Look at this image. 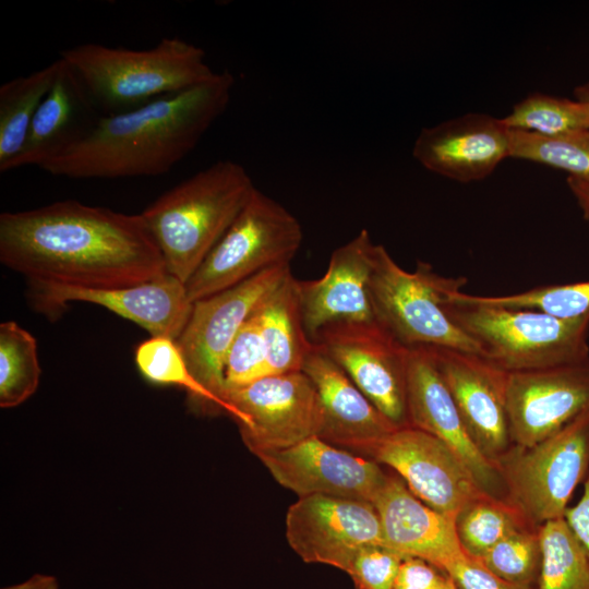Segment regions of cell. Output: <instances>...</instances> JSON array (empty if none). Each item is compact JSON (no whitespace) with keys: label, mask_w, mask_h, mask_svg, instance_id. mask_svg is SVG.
<instances>
[{"label":"cell","mask_w":589,"mask_h":589,"mask_svg":"<svg viewBox=\"0 0 589 589\" xmlns=\"http://www.w3.org/2000/svg\"><path fill=\"white\" fill-rule=\"evenodd\" d=\"M0 262L27 283L131 286L167 274L141 214L74 200L0 215Z\"/></svg>","instance_id":"6da1fadb"},{"label":"cell","mask_w":589,"mask_h":589,"mask_svg":"<svg viewBox=\"0 0 589 589\" xmlns=\"http://www.w3.org/2000/svg\"><path fill=\"white\" fill-rule=\"evenodd\" d=\"M235 79L228 71L142 107L100 116L93 128L45 163L46 172L71 179L159 176L170 171L226 110Z\"/></svg>","instance_id":"7a4b0ae2"},{"label":"cell","mask_w":589,"mask_h":589,"mask_svg":"<svg viewBox=\"0 0 589 589\" xmlns=\"http://www.w3.org/2000/svg\"><path fill=\"white\" fill-rule=\"evenodd\" d=\"M255 189L242 165L219 160L169 189L140 213L167 274L185 284Z\"/></svg>","instance_id":"3957f363"},{"label":"cell","mask_w":589,"mask_h":589,"mask_svg":"<svg viewBox=\"0 0 589 589\" xmlns=\"http://www.w3.org/2000/svg\"><path fill=\"white\" fill-rule=\"evenodd\" d=\"M60 58L77 74L101 116L142 107L216 74L202 48L178 37L143 50L82 44L63 49Z\"/></svg>","instance_id":"277c9868"},{"label":"cell","mask_w":589,"mask_h":589,"mask_svg":"<svg viewBox=\"0 0 589 589\" xmlns=\"http://www.w3.org/2000/svg\"><path fill=\"white\" fill-rule=\"evenodd\" d=\"M449 320L480 347L481 356L507 373L572 364L589 359V314L565 320L505 308L481 296L453 292L444 302Z\"/></svg>","instance_id":"5b68a950"},{"label":"cell","mask_w":589,"mask_h":589,"mask_svg":"<svg viewBox=\"0 0 589 589\" xmlns=\"http://www.w3.org/2000/svg\"><path fill=\"white\" fill-rule=\"evenodd\" d=\"M466 283L462 276H442L424 262L407 272L382 244L374 247L369 288L375 320L408 348L445 347L481 354L479 345L443 308Z\"/></svg>","instance_id":"8992f818"},{"label":"cell","mask_w":589,"mask_h":589,"mask_svg":"<svg viewBox=\"0 0 589 589\" xmlns=\"http://www.w3.org/2000/svg\"><path fill=\"white\" fill-rule=\"evenodd\" d=\"M300 221L257 188L232 225L185 283L193 303L280 264L300 249Z\"/></svg>","instance_id":"52a82bcc"},{"label":"cell","mask_w":589,"mask_h":589,"mask_svg":"<svg viewBox=\"0 0 589 589\" xmlns=\"http://www.w3.org/2000/svg\"><path fill=\"white\" fill-rule=\"evenodd\" d=\"M505 497L539 528L563 518L589 473V410L531 447H512L496 461Z\"/></svg>","instance_id":"ba28073f"},{"label":"cell","mask_w":589,"mask_h":589,"mask_svg":"<svg viewBox=\"0 0 589 589\" xmlns=\"http://www.w3.org/2000/svg\"><path fill=\"white\" fill-rule=\"evenodd\" d=\"M230 416L248 449L257 456L318 436L323 412L317 390L302 372L267 375L225 390Z\"/></svg>","instance_id":"9c48e42d"},{"label":"cell","mask_w":589,"mask_h":589,"mask_svg":"<svg viewBox=\"0 0 589 589\" xmlns=\"http://www.w3.org/2000/svg\"><path fill=\"white\" fill-rule=\"evenodd\" d=\"M290 273V264L276 265L193 302L189 320L176 339L191 373L229 416L232 409L224 399V362L228 349L261 301Z\"/></svg>","instance_id":"30bf717a"},{"label":"cell","mask_w":589,"mask_h":589,"mask_svg":"<svg viewBox=\"0 0 589 589\" xmlns=\"http://www.w3.org/2000/svg\"><path fill=\"white\" fill-rule=\"evenodd\" d=\"M327 353L396 426H408L406 385L409 348L377 321L336 324L312 341Z\"/></svg>","instance_id":"8fae6325"},{"label":"cell","mask_w":589,"mask_h":589,"mask_svg":"<svg viewBox=\"0 0 589 589\" xmlns=\"http://www.w3.org/2000/svg\"><path fill=\"white\" fill-rule=\"evenodd\" d=\"M368 458L395 470L419 500L453 518L486 494L452 447L410 425L388 434Z\"/></svg>","instance_id":"7c38bea8"},{"label":"cell","mask_w":589,"mask_h":589,"mask_svg":"<svg viewBox=\"0 0 589 589\" xmlns=\"http://www.w3.org/2000/svg\"><path fill=\"white\" fill-rule=\"evenodd\" d=\"M33 309L57 318L69 302L100 305L145 329L151 337L176 340L192 311L185 284L166 274L149 281L111 288H81L49 283H27Z\"/></svg>","instance_id":"4fadbf2b"},{"label":"cell","mask_w":589,"mask_h":589,"mask_svg":"<svg viewBox=\"0 0 589 589\" xmlns=\"http://www.w3.org/2000/svg\"><path fill=\"white\" fill-rule=\"evenodd\" d=\"M286 538L305 563L345 573L361 548L383 545L381 519L372 503L324 495L299 497L288 508Z\"/></svg>","instance_id":"5bb4252c"},{"label":"cell","mask_w":589,"mask_h":589,"mask_svg":"<svg viewBox=\"0 0 589 589\" xmlns=\"http://www.w3.org/2000/svg\"><path fill=\"white\" fill-rule=\"evenodd\" d=\"M256 457L280 485L299 497L324 495L372 503L388 478L375 460L318 436Z\"/></svg>","instance_id":"9a60e30c"},{"label":"cell","mask_w":589,"mask_h":589,"mask_svg":"<svg viewBox=\"0 0 589 589\" xmlns=\"http://www.w3.org/2000/svg\"><path fill=\"white\" fill-rule=\"evenodd\" d=\"M512 444L531 447L589 410V359L507 375Z\"/></svg>","instance_id":"2e32d148"},{"label":"cell","mask_w":589,"mask_h":589,"mask_svg":"<svg viewBox=\"0 0 589 589\" xmlns=\"http://www.w3.org/2000/svg\"><path fill=\"white\" fill-rule=\"evenodd\" d=\"M429 348L470 440L496 465L513 445L506 409L508 373L479 353Z\"/></svg>","instance_id":"e0dca14e"},{"label":"cell","mask_w":589,"mask_h":589,"mask_svg":"<svg viewBox=\"0 0 589 589\" xmlns=\"http://www.w3.org/2000/svg\"><path fill=\"white\" fill-rule=\"evenodd\" d=\"M374 247L362 229L334 250L321 278L299 280L302 321L311 342L328 326L376 321L369 288Z\"/></svg>","instance_id":"ac0fdd59"},{"label":"cell","mask_w":589,"mask_h":589,"mask_svg":"<svg viewBox=\"0 0 589 589\" xmlns=\"http://www.w3.org/2000/svg\"><path fill=\"white\" fill-rule=\"evenodd\" d=\"M406 405L410 426L442 440L462 459L482 491L506 498L497 466L470 440L429 347L409 348Z\"/></svg>","instance_id":"d6986e66"},{"label":"cell","mask_w":589,"mask_h":589,"mask_svg":"<svg viewBox=\"0 0 589 589\" xmlns=\"http://www.w3.org/2000/svg\"><path fill=\"white\" fill-rule=\"evenodd\" d=\"M509 148L510 129L502 118L471 112L423 128L412 154L429 171L469 183L489 177Z\"/></svg>","instance_id":"ffe728a7"},{"label":"cell","mask_w":589,"mask_h":589,"mask_svg":"<svg viewBox=\"0 0 589 589\" xmlns=\"http://www.w3.org/2000/svg\"><path fill=\"white\" fill-rule=\"evenodd\" d=\"M302 372L313 382L323 412L318 437L337 447L370 452L396 428L357 387L347 373L313 344Z\"/></svg>","instance_id":"44dd1931"},{"label":"cell","mask_w":589,"mask_h":589,"mask_svg":"<svg viewBox=\"0 0 589 589\" xmlns=\"http://www.w3.org/2000/svg\"><path fill=\"white\" fill-rule=\"evenodd\" d=\"M372 504L381 519L384 546L422 558L446 574L468 555L458 540L455 518L419 500L400 477L388 474Z\"/></svg>","instance_id":"7402d4cb"},{"label":"cell","mask_w":589,"mask_h":589,"mask_svg":"<svg viewBox=\"0 0 589 589\" xmlns=\"http://www.w3.org/2000/svg\"><path fill=\"white\" fill-rule=\"evenodd\" d=\"M55 83L40 104L23 148L8 171L41 167L82 139L101 116L84 84L60 57Z\"/></svg>","instance_id":"603a6c76"},{"label":"cell","mask_w":589,"mask_h":589,"mask_svg":"<svg viewBox=\"0 0 589 589\" xmlns=\"http://www.w3.org/2000/svg\"><path fill=\"white\" fill-rule=\"evenodd\" d=\"M266 351L268 375L302 371L313 347L301 314L299 280L292 273L255 310Z\"/></svg>","instance_id":"cb8c5ba5"},{"label":"cell","mask_w":589,"mask_h":589,"mask_svg":"<svg viewBox=\"0 0 589 589\" xmlns=\"http://www.w3.org/2000/svg\"><path fill=\"white\" fill-rule=\"evenodd\" d=\"M60 59L0 86V172H7L26 141L32 121L52 87Z\"/></svg>","instance_id":"d4e9b609"},{"label":"cell","mask_w":589,"mask_h":589,"mask_svg":"<svg viewBox=\"0 0 589 589\" xmlns=\"http://www.w3.org/2000/svg\"><path fill=\"white\" fill-rule=\"evenodd\" d=\"M455 527L464 551L469 556L481 558L507 536L533 526L506 498L484 494L458 512Z\"/></svg>","instance_id":"484cf974"},{"label":"cell","mask_w":589,"mask_h":589,"mask_svg":"<svg viewBox=\"0 0 589 589\" xmlns=\"http://www.w3.org/2000/svg\"><path fill=\"white\" fill-rule=\"evenodd\" d=\"M134 360L146 381L184 388L195 410L221 411L218 400L191 373L176 340L163 336L149 337L137 345Z\"/></svg>","instance_id":"4316f807"},{"label":"cell","mask_w":589,"mask_h":589,"mask_svg":"<svg viewBox=\"0 0 589 589\" xmlns=\"http://www.w3.org/2000/svg\"><path fill=\"white\" fill-rule=\"evenodd\" d=\"M35 337L14 321L0 324V407L13 408L27 400L40 381Z\"/></svg>","instance_id":"83f0119b"},{"label":"cell","mask_w":589,"mask_h":589,"mask_svg":"<svg viewBox=\"0 0 589 589\" xmlns=\"http://www.w3.org/2000/svg\"><path fill=\"white\" fill-rule=\"evenodd\" d=\"M542 561L536 589H589V558L564 518L539 527Z\"/></svg>","instance_id":"f1b7e54d"},{"label":"cell","mask_w":589,"mask_h":589,"mask_svg":"<svg viewBox=\"0 0 589 589\" xmlns=\"http://www.w3.org/2000/svg\"><path fill=\"white\" fill-rule=\"evenodd\" d=\"M510 130L542 136L589 131V107L578 100L536 92L514 105L502 118Z\"/></svg>","instance_id":"f546056e"},{"label":"cell","mask_w":589,"mask_h":589,"mask_svg":"<svg viewBox=\"0 0 589 589\" xmlns=\"http://www.w3.org/2000/svg\"><path fill=\"white\" fill-rule=\"evenodd\" d=\"M509 157L554 167L589 183V131L542 136L510 130Z\"/></svg>","instance_id":"4dcf8cb0"},{"label":"cell","mask_w":589,"mask_h":589,"mask_svg":"<svg viewBox=\"0 0 589 589\" xmlns=\"http://www.w3.org/2000/svg\"><path fill=\"white\" fill-rule=\"evenodd\" d=\"M479 560L498 578L536 589L542 561L539 528L507 536Z\"/></svg>","instance_id":"1f68e13d"},{"label":"cell","mask_w":589,"mask_h":589,"mask_svg":"<svg viewBox=\"0 0 589 589\" xmlns=\"http://www.w3.org/2000/svg\"><path fill=\"white\" fill-rule=\"evenodd\" d=\"M481 298L500 306L534 310L554 317L573 320L589 314V280L539 286L518 293Z\"/></svg>","instance_id":"d6a6232c"},{"label":"cell","mask_w":589,"mask_h":589,"mask_svg":"<svg viewBox=\"0 0 589 589\" xmlns=\"http://www.w3.org/2000/svg\"><path fill=\"white\" fill-rule=\"evenodd\" d=\"M255 310L241 326L226 354L225 390L268 375L266 351Z\"/></svg>","instance_id":"836d02e7"},{"label":"cell","mask_w":589,"mask_h":589,"mask_svg":"<svg viewBox=\"0 0 589 589\" xmlns=\"http://www.w3.org/2000/svg\"><path fill=\"white\" fill-rule=\"evenodd\" d=\"M404 555L382 544L361 548L346 572L357 589H394Z\"/></svg>","instance_id":"e575fe53"},{"label":"cell","mask_w":589,"mask_h":589,"mask_svg":"<svg viewBox=\"0 0 589 589\" xmlns=\"http://www.w3.org/2000/svg\"><path fill=\"white\" fill-rule=\"evenodd\" d=\"M447 574L459 589H534L505 581L492 574L479 558L467 555L454 564Z\"/></svg>","instance_id":"d590c367"},{"label":"cell","mask_w":589,"mask_h":589,"mask_svg":"<svg viewBox=\"0 0 589 589\" xmlns=\"http://www.w3.org/2000/svg\"><path fill=\"white\" fill-rule=\"evenodd\" d=\"M450 576L426 561L405 556L400 563L394 589H438Z\"/></svg>","instance_id":"8d00e7d4"},{"label":"cell","mask_w":589,"mask_h":589,"mask_svg":"<svg viewBox=\"0 0 589 589\" xmlns=\"http://www.w3.org/2000/svg\"><path fill=\"white\" fill-rule=\"evenodd\" d=\"M563 518L589 558V473L581 497L576 505L567 507Z\"/></svg>","instance_id":"74e56055"},{"label":"cell","mask_w":589,"mask_h":589,"mask_svg":"<svg viewBox=\"0 0 589 589\" xmlns=\"http://www.w3.org/2000/svg\"><path fill=\"white\" fill-rule=\"evenodd\" d=\"M567 185L586 220L589 221V183L568 177Z\"/></svg>","instance_id":"f35d334b"},{"label":"cell","mask_w":589,"mask_h":589,"mask_svg":"<svg viewBox=\"0 0 589 589\" xmlns=\"http://www.w3.org/2000/svg\"><path fill=\"white\" fill-rule=\"evenodd\" d=\"M2 589H59V584L53 576L35 574L21 584L4 587Z\"/></svg>","instance_id":"ab89813d"},{"label":"cell","mask_w":589,"mask_h":589,"mask_svg":"<svg viewBox=\"0 0 589 589\" xmlns=\"http://www.w3.org/2000/svg\"><path fill=\"white\" fill-rule=\"evenodd\" d=\"M574 96L589 107V82L578 85L574 91Z\"/></svg>","instance_id":"60d3db41"},{"label":"cell","mask_w":589,"mask_h":589,"mask_svg":"<svg viewBox=\"0 0 589 589\" xmlns=\"http://www.w3.org/2000/svg\"><path fill=\"white\" fill-rule=\"evenodd\" d=\"M438 589H459V588L457 584L454 581V579L450 577L449 580Z\"/></svg>","instance_id":"b9f144b4"}]
</instances>
